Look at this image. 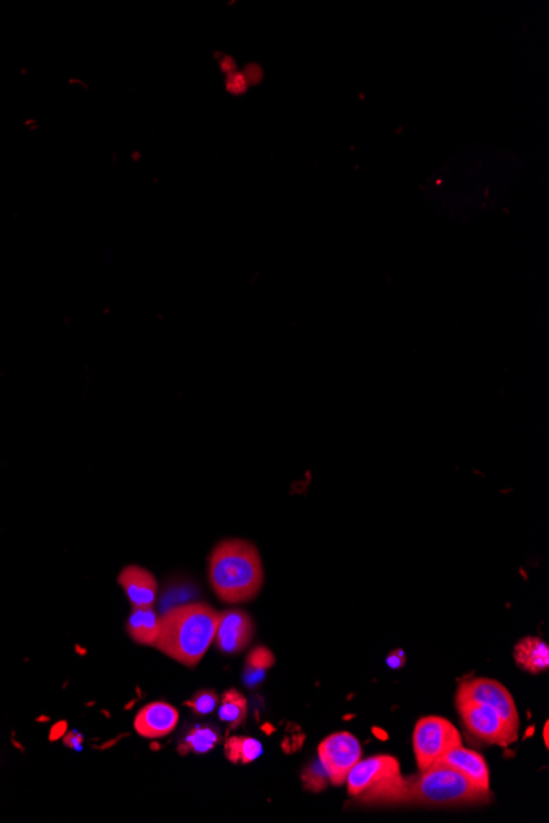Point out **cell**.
Wrapping results in <instances>:
<instances>
[{"mask_svg":"<svg viewBox=\"0 0 549 823\" xmlns=\"http://www.w3.org/2000/svg\"><path fill=\"white\" fill-rule=\"evenodd\" d=\"M403 663H405V656H403L402 651H395V653L388 658V666L390 667H402Z\"/></svg>","mask_w":549,"mask_h":823,"instance_id":"cell-21","label":"cell"},{"mask_svg":"<svg viewBox=\"0 0 549 823\" xmlns=\"http://www.w3.org/2000/svg\"><path fill=\"white\" fill-rule=\"evenodd\" d=\"M119 584L132 607H153L157 600V579L145 567H124L119 574Z\"/></svg>","mask_w":549,"mask_h":823,"instance_id":"cell-11","label":"cell"},{"mask_svg":"<svg viewBox=\"0 0 549 823\" xmlns=\"http://www.w3.org/2000/svg\"><path fill=\"white\" fill-rule=\"evenodd\" d=\"M221 736L211 727H196L188 733L185 740V753H208L219 743Z\"/></svg>","mask_w":549,"mask_h":823,"instance_id":"cell-18","label":"cell"},{"mask_svg":"<svg viewBox=\"0 0 549 823\" xmlns=\"http://www.w3.org/2000/svg\"><path fill=\"white\" fill-rule=\"evenodd\" d=\"M439 763L456 769L457 773L466 776L472 784H476L480 789L490 791L489 766L485 763L482 755H479L476 751L462 748V745L457 746V748H453L449 753H446Z\"/></svg>","mask_w":549,"mask_h":823,"instance_id":"cell-12","label":"cell"},{"mask_svg":"<svg viewBox=\"0 0 549 823\" xmlns=\"http://www.w3.org/2000/svg\"><path fill=\"white\" fill-rule=\"evenodd\" d=\"M461 745V733L446 718L426 717L416 723L413 750L420 771L438 764L446 753Z\"/></svg>","mask_w":549,"mask_h":823,"instance_id":"cell-5","label":"cell"},{"mask_svg":"<svg viewBox=\"0 0 549 823\" xmlns=\"http://www.w3.org/2000/svg\"><path fill=\"white\" fill-rule=\"evenodd\" d=\"M65 743L68 746H73L76 750L81 748V736H78V733H71L70 736H66Z\"/></svg>","mask_w":549,"mask_h":823,"instance_id":"cell-22","label":"cell"},{"mask_svg":"<svg viewBox=\"0 0 549 823\" xmlns=\"http://www.w3.org/2000/svg\"><path fill=\"white\" fill-rule=\"evenodd\" d=\"M127 630L132 640L145 646H155L160 635V618L153 607H134Z\"/></svg>","mask_w":549,"mask_h":823,"instance_id":"cell-14","label":"cell"},{"mask_svg":"<svg viewBox=\"0 0 549 823\" xmlns=\"http://www.w3.org/2000/svg\"><path fill=\"white\" fill-rule=\"evenodd\" d=\"M180 720V713L167 702H152L135 717V730L148 740L170 735Z\"/></svg>","mask_w":549,"mask_h":823,"instance_id":"cell-10","label":"cell"},{"mask_svg":"<svg viewBox=\"0 0 549 823\" xmlns=\"http://www.w3.org/2000/svg\"><path fill=\"white\" fill-rule=\"evenodd\" d=\"M303 786L311 792H321L326 789L329 784L328 773L324 769L323 764L319 759L313 761L308 768L303 771Z\"/></svg>","mask_w":549,"mask_h":823,"instance_id":"cell-19","label":"cell"},{"mask_svg":"<svg viewBox=\"0 0 549 823\" xmlns=\"http://www.w3.org/2000/svg\"><path fill=\"white\" fill-rule=\"evenodd\" d=\"M275 663L273 654L267 648H255L247 658V666H245L244 681L247 686H257L259 682L263 681L265 672L268 667H272Z\"/></svg>","mask_w":549,"mask_h":823,"instance_id":"cell-17","label":"cell"},{"mask_svg":"<svg viewBox=\"0 0 549 823\" xmlns=\"http://www.w3.org/2000/svg\"><path fill=\"white\" fill-rule=\"evenodd\" d=\"M254 636V621L242 610H226L217 617L214 644L221 653L236 654L249 646Z\"/></svg>","mask_w":549,"mask_h":823,"instance_id":"cell-9","label":"cell"},{"mask_svg":"<svg viewBox=\"0 0 549 823\" xmlns=\"http://www.w3.org/2000/svg\"><path fill=\"white\" fill-rule=\"evenodd\" d=\"M247 717V700L237 690H227L219 707V718L229 727H239Z\"/></svg>","mask_w":549,"mask_h":823,"instance_id":"cell-16","label":"cell"},{"mask_svg":"<svg viewBox=\"0 0 549 823\" xmlns=\"http://www.w3.org/2000/svg\"><path fill=\"white\" fill-rule=\"evenodd\" d=\"M490 791L472 784L456 769L438 763L406 778L405 805H421L434 809H454L489 802Z\"/></svg>","mask_w":549,"mask_h":823,"instance_id":"cell-3","label":"cell"},{"mask_svg":"<svg viewBox=\"0 0 549 823\" xmlns=\"http://www.w3.org/2000/svg\"><path fill=\"white\" fill-rule=\"evenodd\" d=\"M456 704L464 727L477 740L484 741L487 745L500 746L512 745L517 741V730H513L489 705L466 697H456Z\"/></svg>","mask_w":549,"mask_h":823,"instance_id":"cell-6","label":"cell"},{"mask_svg":"<svg viewBox=\"0 0 549 823\" xmlns=\"http://www.w3.org/2000/svg\"><path fill=\"white\" fill-rule=\"evenodd\" d=\"M543 738H545L546 746H548V723H545V728H543Z\"/></svg>","mask_w":549,"mask_h":823,"instance_id":"cell-23","label":"cell"},{"mask_svg":"<svg viewBox=\"0 0 549 823\" xmlns=\"http://www.w3.org/2000/svg\"><path fill=\"white\" fill-rule=\"evenodd\" d=\"M457 697H466L480 704L489 705L490 709L499 713L500 717L518 732L520 717H518L517 705L510 692L500 682L492 681V679H472L459 686Z\"/></svg>","mask_w":549,"mask_h":823,"instance_id":"cell-8","label":"cell"},{"mask_svg":"<svg viewBox=\"0 0 549 823\" xmlns=\"http://www.w3.org/2000/svg\"><path fill=\"white\" fill-rule=\"evenodd\" d=\"M208 577L222 602H250L262 589V557L249 541L226 539L209 556Z\"/></svg>","mask_w":549,"mask_h":823,"instance_id":"cell-1","label":"cell"},{"mask_svg":"<svg viewBox=\"0 0 549 823\" xmlns=\"http://www.w3.org/2000/svg\"><path fill=\"white\" fill-rule=\"evenodd\" d=\"M515 661H517L518 666L522 667L523 671L530 672V674H541V672L548 671V644L540 638H535V636L523 638L515 646Z\"/></svg>","mask_w":549,"mask_h":823,"instance_id":"cell-13","label":"cell"},{"mask_svg":"<svg viewBox=\"0 0 549 823\" xmlns=\"http://www.w3.org/2000/svg\"><path fill=\"white\" fill-rule=\"evenodd\" d=\"M263 753L262 745L255 738L234 736L226 741V756L232 763L249 764Z\"/></svg>","mask_w":549,"mask_h":823,"instance_id":"cell-15","label":"cell"},{"mask_svg":"<svg viewBox=\"0 0 549 823\" xmlns=\"http://www.w3.org/2000/svg\"><path fill=\"white\" fill-rule=\"evenodd\" d=\"M186 704L193 709L194 713H198V715H208V713L216 709L217 694L214 690H201V692L194 695L193 699L188 700Z\"/></svg>","mask_w":549,"mask_h":823,"instance_id":"cell-20","label":"cell"},{"mask_svg":"<svg viewBox=\"0 0 549 823\" xmlns=\"http://www.w3.org/2000/svg\"><path fill=\"white\" fill-rule=\"evenodd\" d=\"M318 759L334 786L346 784L351 769L362 759V750L356 736L351 733H334L319 745Z\"/></svg>","mask_w":549,"mask_h":823,"instance_id":"cell-7","label":"cell"},{"mask_svg":"<svg viewBox=\"0 0 549 823\" xmlns=\"http://www.w3.org/2000/svg\"><path fill=\"white\" fill-rule=\"evenodd\" d=\"M219 613L206 603L171 608L160 617L155 648L188 667L198 666L216 636Z\"/></svg>","mask_w":549,"mask_h":823,"instance_id":"cell-2","label":"cell"},{"mask_svg":"<svg viewBox=\"0 0 549 823\" xmlns=\"http://www.w3.org/2000/svg\"><path fill=\"white\" fill-rule=\"evenodd\" d=\"M347 794L365 805H405L406 779L397 758L377 755L360 759L347 776Z\"/></svg>","mask_w":549,"mask_h":823,"instance_id":"cell-4","label":"cell"}]
</instances>
